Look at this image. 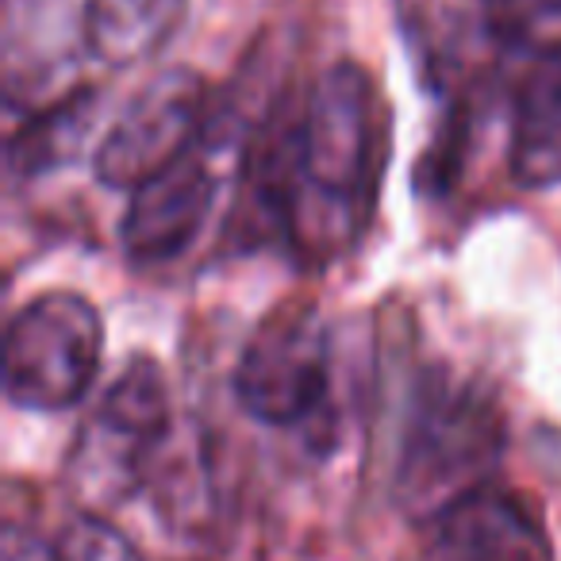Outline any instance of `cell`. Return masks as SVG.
<instances>
[{"mask_svg": "<svg viewBox=\"0 0 561 561\" xmlns=\"http://www.w3.org/2000/svg\"><path fill=\"white\" fill-rule=\"evenodd\" d=\"M381 173V119L369 73L335 62L300 104V158L285 234L308 257H339L366 227Z\"/></svg>", "mask_w": 561, "mask_h": 561, "instance_id": "obj_1", "label": "cell"}, {"mask_svg": "<svg viewBox=\"0 0 561 561\" xmlns=\"http://www.w3.org/2000/svg\"><path fill=\"white\" fill-rule=\"evenodd\" d=\"M504 454V415L477 381L435 366L415 381L400 431L392 496L412 519L435 523L461 496L484 489Z\"/></svg>", "mask_w": 561, "mask_h": 561, "instance_id": "obj_2", "label": "cell"}, {"mask_svg": "<svg viewBox=\"0 0 561 561\" xmlns=\"http://www.w3.org/2000/svg\"><path fill=\"white\" fill-rule=\"evenodd\" d=\"M101 358V308L73 289L39 293L4 328V397L24 412H70L89 397Z\"/></svg>", "mask_w": 561, "mask_h": 561, "instance_id": "obj_3", "label": "cell"}, {"mask_svg": "<svg viewBox=\"0 0 561 561\" xmlns=\"http://www.w3.org/2000/svg\"><path fill=\"white\" fill-rule=\"evenodd\" d=\"M234 400L265 427H308L331 404V339L312 308H277L234 362Z\"/></svg>", "mask_w": 561, "mask_h": 561, "instance_id": "obj_4", "label": "cell"}, {"mask_svg": "<svg viewBox=\"0 0 561 561\" xmlns=\"http://www.w3.org/2000/svg\"><path fill=\"white\" fill-rule=\"evenodd\" d=\"M211 104L208 85L193 70H165L150 78L116 119L104 127L93 150V173L104 188L131 193L162 173L181 154L204 142Z\"/></svg>", "mask_w": 561, "mask_h": 561, "instance_id": "obj_5", "label": "cell"}, {"mask_svg": "<svg viewBox=\"0 0 561 561\" xmlns=\"http://www.w3.org/2000/svg\"><path fill=\"white\" fill-rule=\"evenodd\" d=\"M211 208H216V173L201 142L127 193V208L119 219V247L127 262L165 265L181 257L208 227Z\"/></svg>", "mask_w": 561, "mask_h": 561, "instance_id": "obj_6", "label": "cell"}, {"mask_svg": "<svg viewBox=\"0 0 561 561\" xmlns=\"http://www.w3.org/2000/svg\"><path fill=\"white\" fill-rule=\"evenodd\" d=\"M512 173L527 188L561 185V50L530 58L512 112Z\"/></svg>", "mask_w": 561, "mask_h": 561, "instance_id": "obj_7", "label": "cell"}, {"mask_svg": "<svg viewBox=\"0 0 561 561\" xmlns=\"http://www.w3.org/2000/svg\"><path fill=\"white\" fill-rule=\"evenodd\" d=\"M96 119H101V93L89 85L58 93L47 104L32 108L24 124L9 135V147H4L9 178L39 181L70 165L89 147Z\"/></svg>", "mask_w": 561, "mask_h": 561, "instance_id": "obj_8", "label": "cell"}, {"mask_svg": "<svg viewBox=\"0 0 561 561\" xmlns=\"http://www.w3.org/2000/svg\"><path fill=\"white\" fill-rule=\"evenodd\" d=\"M188 0H85L81 43L108 70L154 58L185 24Z\"/></svg>", "mask_w": 561, "mask_h": 561, "instance_id": "obj_9", "label": "cell"}, {"mask_svg": "<svg viewBox=\"0 0 561 561\" xmlns=\"http://www.w3.org/2000/svg\"><path fill=\"white\" fill-rule=\"evenodd\" d=\"M435 530L458 561H530L527 546L535 530L527 527L519 504L492 484L461 496L450 512L438 515Z\"/></svg>", "mask_w": 561, "mask_h": 561, "instance_id": "obj_10", "label": "cell"}, {"mask_svg": "<svg viewBox=\"0 0 561 561\" xmlns=\"http://www.w3.org/2000/svg\"><path fill=\"white\" fill-rule=\"evenodd\" d=\"M101 420L124 427L127 435L142 438L150 446H162L165 435H170L173 423V408H170V385H165V374L154 358L147 354H135L119 377L101 392L93 408Z\"/></svg>", "mask_w": 561, "mask_h": 561, "instance_id": "obj_11", "label": "cell"}, {"mask_svg": "<svg viewBox=\"0 0 561 561\" xmlns=\"http://www.w3.org/2000/svg\"><path fill=\"white\" fill-rule=\"evenodd\" d=\"M484 24L496 43L527 55L561 47V0H481Z\"/></svg>", "mask_w": 561, "mask_h": 561, "instance_id": "obj_12", "label": "cell"}, {"mask_svg": "<svg viewBox=\"0 0 561 561\" xmlns=\"http://www.w3.org/2000/svg\"><path fill=\"white\" fill-rule=\"evenodd\" d=\"M55 553L58 561H142L139 546L108 515L85 507L55 535Z\"/></svg>", "mask_w": 561, "mask_h": 561, "instance_id": "obj_13", "label": "cell"}, {"mask_svg": "<svg viewBox=\"0 0 561 561\" xmlns=\"http://www.w3.org/2000/svg\"><path fill=\"white\" fill-rule=\"evenodd\" d=\"M0 561H58L55 538H43L39 530L9 523L0 535Z\"/></svg>", "mask_w": 561, "mask_h": 561, "instance_id": "obj_14", "label": "cell"}]
</instances>
